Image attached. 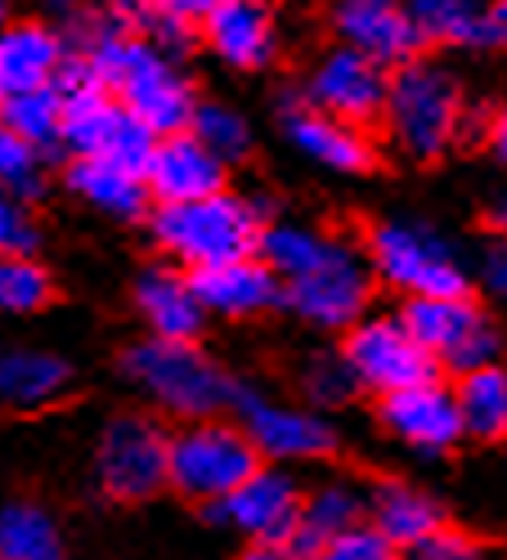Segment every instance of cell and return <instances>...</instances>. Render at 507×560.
Listing matches in <instances>:
<instances>
[{"label": "cell", "mask_w": 507, "mask_h": 560, "mask_svg": "<svg viewBox=\"0 0 507 560\" xmlns=\"http://www.w3.org/2000/svg\"><path fill=\"white\" fill-rule=\"evenodd\" d=\"M261 462L265 457L239 417L229 422L220 412V417H198V422H180V431H171V493H180L194 506H216Z\"/></svg>", "instance_id": "7"}, {"label": "cell", "mask_w": 507, "mask_h": 560, "mask_svg": "<svg viewBox=\"0 0 507 560\" xmlns=\"http://www.w3.org/2000/svg\"><path fill=\"white\" fill-rule=\"evenodd\" d=\"M36 247H41V229L32 220V202L5 198V207H0V252L5 256H36Z\"/></svg>", "instance_id": "37"}, {"label": "cell", "mask_w": 507, "mask_h": 560, "mask_svg": "<svg viewBox=\"0 0 507 560\" xmlns=\"http://www.w3.org/2000/svg\"><path fill=\"white\" fill-rule=\"evenodd\" d=\"M400 318L453 377L498 363L503 354V337L494 328V318L472 296H404Z\"/></svg>", "instance_id": "10"}, {"label": "cell", "mask_w": 507, "mask_h": 560, "mask_svg": "<svg viewBox=\"0 0 507 560\" xmlns=\"http://www.w3.org/2000/svg\"><path fill=\"white\" fill-rule=\"evenodd\" d=\"M224 171L229 162H220L194 130H175L158 139V149L145 166V179H149L153 202H194V198L224 189Z\"/></svg>", "instance_id": "20"}, {"label": "cell", "mask_w": 507, "mask_h": 560, "mask_svg": "<svg viewBox=\"0 0 507 560\" xmlns=\"http://www.w3.org/2000/svg\"><path fill=\"white\" fill-rule=\"evenodd\" d=\"M329 27L342 45H355L368 59H378L387 68H400L408 59H418L427 45L418 19L404 0H333Z\"/></svg>", "instance_id": "16"}, {"label": "cell", "mask_w": 507, "mask_h": 560, "mask_svg": "<svg viewBox=\"0 0 507 560\" xmlns=\"http://www.w3.org/2000/svg\"><path fill=\"white\" fill-rule=\"evenodd\" d=\"M55 301V273L45 269L36 256H5L0 265V305L5 314H41Z\"/></svg>", "instance_id": "32"}, {"label": "cell", "mask_w": 507, "mask_h": 560, "mask_svg": "<svg viewBox=\"0 0 507 560\" xmlns=\"http://www.w3.org/2000/svg\"><path fill=\"white\" fill-rule=\"evenodd\" d=\"M368 521H373L391 542L413 551L418 542H427L431 534L445 529V506L418 480L382 476V480L368 485Z\"/></svg>", "instance_id": "24"}, {"label": "cell", "mask_w": 507, "mask_h": 560, "mask_svg": "<svg viewBox=\"0 0 507 560\" xmlns=\"http://www.w3.org/2000/svg\"><path fill=\"white\" fill-rule=\"evenodd\" d=\"M64 184L108 220H140L149 211V179L145 171H130L113 158H72Z\"/></svg>", "instance_id": "25"}, {"label": "cell", "mask_w": 507, "mask_h": 560, "mask_svg": "<svg viewBox=\"0 0 507 560\" xmlns=\"http://www.w3.org/2000/svg\"><path fill=\"white\" fill-rule=\"evenodd\" d=\"M239 560H297V556H292L288 547H265V542H252Z\"/></svg>", "instance_id": "44"}, {"label": "cell", "mask_w": 507, "mask_h": 560, "mask_svg": "<svg viewBox=\"0 0 507 560\" xmlns=\"http://www.w3.org/2000/svg\"><path fill=\"white\" fill-rule=\"evenodd\" d=\"M485 50H507V0H489L481 10V40Z\"/></svg>", "instance_id": "40"}, {"label": "cell", "mask_w": 507, "mask_h": 560, "mask_svg": "<svg viewBox=\"0 0 507 560\" xmlns=\"http://www.w3.org/2000/svg\"><path fill=\"white\" fill-rule=\"evenodd\" d=\"M373 260L346 238H329L306 269L284 278V305L319 332H350L373 301Z\"/></svg>", "instance_id": "8"}, {"label": "cell", "mask_w": 507, "mask_h": 560, "mask_svg": "<svg viewBox=\"0 0 507 560\" xmlns=\"http://www.w3.org/2000/svg\"><path fill=\"white\" fill-rule=\"evenodd\" d=\"M126 386L153 412L171 422H198V417L234 412L239 382L198 346L184 337H140L117 359Z\"/></svg>", "instance_id": "2"}, {"label": "cell", "mask_w": 507, "mask_h": 560, "mask_svg": "<svg viewBox=\"0 0 507 560\" xmlns=\"http://www.w3.org/2000/svg\"><path fill=\"white\" fill-rule=\"evenodd\" d=\"M265 220L256 215L252 198L239 194H207L194 202H158L149 215V233L166 260L184 269H207L220 260H239L261 247Z\"/></svg>", "instance_id": "3"}, {"label": "cell", "mask_w": 507, "mask_h": 560, "mask_svg": "<svg viewBox=\"0 0 507 560\" xmlns=\"http://www.w3.org/2000/svg\"><path fill=\"white\" fill-rule=\"evenodd\" d=\"M0 560H68L64 521L36 498H10L0 511Z\"/></svg>", "instance_id": "27"}, {"label": "cell", "mask_w": 507, "mask_h": 560, "mask_svg": "<svg viewBox=\"0 0 507 560\" xmlns=\"http://www.w3.org/2000/svg\"><path fill=\"white\" fill-rule=\"evenodd\" d=\"M485 135H489V149H494V153L507 162V104H503V108L489 117V130H485Z\"/></svg>", "instance_id": "43"}, {"label": "cell", "mask_w": 507, "mask_h": 560, "mask_svg": "<svg viewBox=\"0 0 507 560\" xmlns=\"http://www.w3.org/2000/svg\"><path fill=\"white\" fill-rule=\"evenodd\" d=\"M333 238V233L314 229V224H301V220H269L261 229V260H269L274 269H279V278H292L297 269H306L319 252H324V243Z\"/></svg>", "instance_id": "31"}, {"label": "cell", "mask_w": 507, "mask_h": 560, "mask_svg": "<svg viewBox=\"0 0 507 560\" xmlns=\"http://www.w3.org/2000/svg\"><path fill=\"white\" fill-rule=\"evenodd\" d=\"M189 130L203 139V144L220 158V162H243L247 153H252V126H247V117L239 113V108H229V104H216V100H203L198 104V113H194V121H189Z\"/></svg>", "instance_id": "34"}, {"label": "cell", "mask_w": 507, "mask_h": 560, "mask_svg": "<svg viewBox=\"0 0 507 560\" xmlns=\"http://www.w3.org/2000/svg\"><path fill=\"white\" fill-rule=\"evenodd\" d=\"M45 149L27 144L23 135L5 130L0 135V184H5V198H19V202H36L45 198L50 189V179H45Z\"/></svg>", "instance_id": "35"}, {"label": "cell", "mask_w": 507, "mask_h": 560, "mask_svg": "<svg viewBox=\"0 0 507 560\" xmlns=\"http://www.w3.org/2000/svg\"><path fill=\"white\" fill-rule=\"evenodd\" d=\"M149 32H153V40L162 45L166 55H189L194 50V40H198V27H194V19H180V14H166V10H158L153 14V23H149Z\"/></svg>", "instance_id": "39"}, {"label": "cell", "mask_w": 507, "mask_h": 560, "mask_svg": "<svg viewBox=\"0 0 507 560\" xmlns=\"http://www.w3.org/2000/svg\"><path fill=\"white\" fill-rule=\"evenodd\" d=\"M72 390V363L45 346H10L0 354V399L19 417L50 412Z\"/></svg>", "instance_id": "23"}, {"label": "cell", "mask_w": 507, "mask_h": 560, "mask_svg": "<svg viewBox=\"0 0 507 560\" xmlns=\"http://www.w3.org/2000/svg\"><path fill=\"white\" fill-rule=\"evenodd\" d=\"M0 117H5V130L23 135L27 144H36L45 153L64 149V90L59 85H41V90H19V95H5Z\"/></svg>", "instance_id": "29"}, {"label": "cell", "mask_w": 507, "mask_h": 560, "mask_svg": "<svg viewBox=\"0 0 507 560\" xmlns=\"http://www.w3.org/2000/svg\"><path fill=\"white\" fill-rule=\"evenodd\" d=\"M216 5H220V0H158V10L180 14V19H194V23H203Z\"/></svg>", "instance_id": "42"}, {"label": "cell", "mask_w": 507, "mask_h": 560, "mask_svg": "<svg viewBox=\"0 0 507 560\" xmlns=\"http://www.w3.org/2000/svg\"><path fill=\"white\" fill-rule=\"evenodd\" d=\"M130 301L153 337H184V341L203 337L207 305L194 288V273L184 265L171 260V265L140 269V278H135V288H130Z\"/></svg>", "instance_id": "19"}, {"label": "cell", "mask_w": 507, "mask_h": 560, "mask_svg": "<svg viewBox=\"0 0 507 560\" xmlns=\"http://www.w3.org/2000/svg\"><path fill=\"white\" fill-rule=\"evenodd\" d=\"M408 560H489V551L472 538V534H463V529H440V534H431L427 542H418L408 551Z\"/></svg>", "instance_id": "38"}, {"label": "cell", "mask_w": 507, "mask_h": 560, "mask_svg": "<svg viewBox=\"0 0 507 560\" xmlns=\"http://www.w3.org/2000/svg\"><path fill=\"white\" fill-rule=\"evenodd\" d=\"M378 427L418 457H440L468 440L458 390L436 382V377L382 395L378 399Z\"/></svg>", "instance_id": "15"}, {"label": "cell", "mask_w": 507, "mask_h": 560, "mask_svg": "<svg viewBox=\"0 0 507 560\" xmlns=\"http://www.w3.org/2000/svg\"><path fill=\"white\" fill-rule=\"evenodd\" d=\"M234 417L247 427V435L265 462L314 466V462H329L342 444V435L329 422L324 408L269 399V395L252 390L247 382H239V390H234Z\"/></svg>", "instance_id": "9"}, {"label": "cell", "mask_w": 507, "mask_h": 560, "mask_svg": "<svg viewBox=\"0 0 507 560\" xmlns=\"http://www.w3.org/2000/svg\"><path fill=\"white\" fill-rule=\"evenodd\" d=\"M158 139L162 135H153L108 85H85L64 95V149L72 158H113L130 171H145Z\"/></svg>", "instance_id": "11"}, {"label": "cell", "mask_w": 507, "mask_h": 560, "mask_svg": "<svg viewBox=\"0 0 507 560\" xmlns=\"http://www.w3.org/2000/svg\"><path fill=\"white\" fill-rule=\"evenodd\" d=\"M453 390H458V408H463L468 440L503 444L507 440V368L503 363L472 368L453 382Z\"/></svg>", "instance_id": "28"}, {"label": "cell", "mask_w": 507, "mask_h": 560, "mask_svg": "<svg viewBox=\"0 0 507 560\" xmlns=\"http://www.w3.org/2000/svg\"><path fill=\"white\" fill-rule=\"evenodd\" d=\"M481 273H485V288H489L498 301H507V238L485 252V269H481Z\"/></svg>", "instance_id": "41"}, {"label": "cell", "mask_w": 507, "mask_h": 560, "mask_svg": "<svg viewBox=\"0 0 507 560\" xmlns=\"http://www.w3.org/2000/svg\"><path fill=\"white\" fill-rule=\"evenodd\" d=\"M189 273H194V288L207 314L216 318H256L284 301V278L269 260H261V252L220 260L207 269H189Z\"/></svg>", "instance_id": "18"}, {"label": "cell", "mask_w": 507, "mask_h": 560, "mask_svg": "<svg viewBox=\"0 0 507 560\" xmlns=\"http://www.w3.org/2000/svg\"><path fill=\"white\" fill-rule=\"evenodd\" d=\"M68 40L55 23L41 19H14L0 32V95H19V90L59 85V72L68 63Z\"/></svg>", "instance_id": "22"}, {"label": "cell", "mask_w": 507, "mask_h": 560, "mask_svg": "<svg viewBox=\"0 0 507 560\" xmlns=\"http://www.w3.org/2000/svg\"><path fill=\"white\" fill-rule=\"evenodd\" d=\"M279 121H284L288 144L297 153H306L310 162L329 166L333 175H364L378 162V149H373V139L364 135V126L306 104V95H292V90L279 104Z\"/></svg>", "instance_id": "17"}, {"label": "cell", "mask_w": 507, "mask_h": 560, "mask_svg": "<svg viewBox=\"0 0 507 560\" xmlns=\"http://www.w3.org/2000/svg\"><path fill=\"white\" fill-rule=\"evenodd\" d=\"M45 10H55V14H72L77 10V0H41Z\"/></svg>", "instance_id": "46"}, {"label": "cell", "mask_w": 507, "mask_h": 560, "mask_svg": "<svg viewBox=\"0 0 507 560\" xmlns=\"http://www.w3.org/2000/svg\"><path fill=\"white\" fill-rule=\"evenodd\" d=\"M72 50L100 72L108 90H117V100L153 135L189 130L203 100L194 95L189 77L180 72L175 55H166L153 36H135L104 14L100 23H85L77 32Z\"/></svg>", "instance_id": "1"}, {"label": "cell", "mask_w": 507, "mask_h": 560, "mask_svg": "<svg viewBox=\"0 0 507 560\" xmlns=\"http://www.w3.org/2000/svg\"><path fill=\"white\" fill-rule=\"evenodd\" d=\"M387 139L413 162H431L449 153V144L468 126L463 85L445 63L431 59H408L391 72V95L382 113Z\"/></svg>", "instance_id": "5"}, {"label": "cell", "mask_w": 507, "mask_h": 560, "mask_svg": "<svg viewBox=\"0 0 507 560\" xmlns=\"http://www.w3.org/2000/svg\"><path fill=\"white\" fill-rule=\"evenodd\" d=\"M90 489L113 506H140L171 489V431L162 412H113L90 444Z\"/></svg>", "instance_id": "4"}, {"label": "cell", "mask_w": 507, "mask_h": 560, "mask_svg": "<svg viewBox=\"0 0 507 560\" xmlns=\"http://www.w3.org/2000/svg\"><path fill=\"white\" fill-rule=\"evenodd\" d=\"M203 40L220 63L239 72H261L279 55V27H274L265 0H220L203 19Z\"/></svg>", "instance_id": "21"}, {"label": "cell", "mask_w": 507, "mask_h": 560, "mask_svg": "<svg viewBox=\"0 0 507 560\" xmlns=\"http://www.w3.org/2000/svg\"><path fill=\"white\" fill-rule=\"evenodd\" d=\"M301 506H306V485L292 476V466L284 462H261L256 471L216 506H203L207 516L224 529L243 534L247 542L265 547H288V538L301 525Z\"/></svg>", "instance_id": "12"}, {"label": "cell", "mask_w": 507, "mask_h": 560, "mask_svg": "<svg viewBox=\"0 0 507 560\" xmlns=\"http://www.w3.org/2000/svg\"><path fill=\"white\" fill-rule=\"evenodd\" d=\"M489 229L498 233V238H507V189L489 202Z\"/></svg>", "instance_id": "45"}, {"label": "cell", "mask_w": 507, "mask_h": 560, "mask_svg": "<svg viewBox=\"0 0 507 560\" xmlns=\"http://www.w3.org/2000/svg\"><path fill=\"white\" fill-rule=\"evenodd\" d=\"M400 542H391L373 521H359L350 529H342L337 538L324 542L314 560H400Z\"/></svg>", "instance_id": "36"}, {"label": "cell", "mask_w": 507, "mask_h": 560, "mask_svg": "<svg viewBox=\"0 0 507 560\" xmlns=\"http://www.w3.org/2000/svg\"><path fill=\"white\" fill-rule=\"evenodd\" d=\"M423 36L436 45H476L481 40V5L476 0H408Z\"/></svg>", "instance_id": "33"}, {"label": "cell", "mask_w": 507, "mask_h": 560, "mask_svg": "<svg viewBox=\"0 0 507 560\" xmlns=\"http://www.w3.org/2000/svg\"><path fill=\"white\" fill-rule=\"evenodd\" d=\"M342 354L350 359L359 386L378 399L436 377L431 350L408 332V323L400 314H364L342 337Z\"/></svg>", "instance_id": "13"}, {"label": "cell", "mask_w": 507, "mask_h": 560, "mask_svg": "<svg viewBox=\"0 0 507 560\" xmlns=\"http://www.w3.org/2000/svg\"><path fill=\"white\" fill-rule=\"evenodd\" d=\"M368 521V489L350 485L346 476H333V480H319L306 489V506H301V525L297 534L288 538V551L297 560H314L324 551L329 538H337L342 529Z\"/></svg>", "instance_id": "26"}, {"label": "cell", "mask_w": 507, "mask_h": 560, "mask_svg": "<svg viewBox=\"0 0 507 560\" xmlns=\"http://www.w3.org/2000/svg\"><path fill=\"white\" fill-rule=\"evenodd\" d=\"M306 104L324 108L333 117H346L355 126H368V121H382L387 113V95H391V77H387V63L368 59L355 45H333L314 59L306 85H301Z\"/></svg>", "instance_id": "14"}, {"label": "cell", "mask_w": 507, "mask_h": 560, "mask_svg": "<svg viewBox=\"0 0 507 560\" xmlns=\"http://www.w3.org/2000/svg\"><path fill=\"white\" fill-rule=\"evenodd\" d=\"M297 382H301L306 404L324 408V412H333V408L350 404V399L364 390V386H359V377H355V368H350V359H346L342 350L310 354V359L297 368Z\"/></svg>", "instance_id": "30"}, {"label": "cell", "mask_w": 507, "mask_h": 560, "mask_svg": "<svg viewBox=\"0 0 507 560\" xmlns=\"http://www.w3.org/2000/svg\"><path fill=\"white\" fill-rule=\"evenodd\" d=\"M364 252L373 260L378 283L400 296H468L472 273L463 252L440 229L423 220H382L368 229Z\"/></svg>", "instance_id": "6"}]
</instances>
